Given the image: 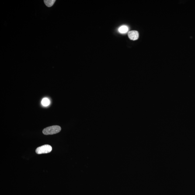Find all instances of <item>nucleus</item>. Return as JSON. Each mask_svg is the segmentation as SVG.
I'll use <instances>...</instances> for the list:
<instances>
[{"instance_id":"obj_1","label":"nucleus","mask_w":195,"mask_h":195,"mask_svg":"<svg viewBox=\"0 0 195 195\" xmlns=\"http://www.w3.org/2000/svg\"><path fill=\"white\" fill-rule=\"evenodd\" d=\"M61 130V128L60 126H52L44 129L43 130V133L45 135H52L59 132Z\"/></svg>"},{"instance_id":"obj_2","label":"nucleus","mask_w":195,"mask_h":195,"mask_svg":"<svg viewBox=\"0 0 195 195\" xmlns=\"http://www.w3.org/2000/svg\"><path fill=\"white\" fill-rule=\"evenodd\" d=\"M52 150V148L51 146L46 144L38 148L36 150V154H46L51 152Z\"/></svg>"},{"instance_id":"obj_3","label":"nucleus","mask_w":195,"mask_h":195,"mask_svg":"<svg viewBox=\"0 0 195 195\" xmlns=\"http://www.w3.org/2000/svg\"><path fill=\"white\" fill-rule=\"evenodd\" d=\"M128 36L130 40H137L138 38V33L137 31H131L129 32Z\"/></svg>"},{"instance_id":"obj_4","label":"nucleus","mask_w":195,"mask_h":195,"mask_svg":"<svg viewBox=\"0 0 195 195\" xmlns=\"http://www.w3.org/2000/svg\"><path fill=\"white\" fill-rule=\"evenodd\" d=\"M55 1V0H47V1L45 0L44 1V2L46 6L50 7L54 5Z\"/></svg>"},{"instance_id":"obj_5","label":"nucleus","mask_w":195,"mask_h":195,"mask_svg":"<svg viewBox=\"0 0 195 195\" xmlns=\"http://www.w3.org/2000/svg\"><path fill=\"white\" fill-rule=\"evenodd\" d=\"M128 30V27L127 26H123L119 28V31L121 33H127Z\"/></svg>"},{"instance_id":"obj_6","label":"nucleus","mask_w":195,"mask_h":195,"mask_svg":"<svg viewBox=\"0 0 195 195\" xmlns=\"http://www.w3.org/2000/svg\"><path fill=\"white\" fill-rule=\"evenodd\" d=\"M42 105L44 106H48L50 104V101L47 98H45L43 99L41 102Z\"/></svg>"}]
</instances>
